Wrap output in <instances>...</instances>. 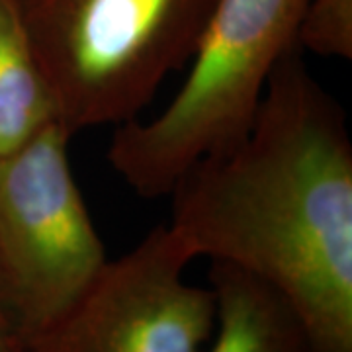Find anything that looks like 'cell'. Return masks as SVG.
<instances>
[{
  "mask_svg": "<svg viewBox=\"0 0 352 352\" xmlns=\"http://www.w3.org/2000/svg\"><path fill=\"white\" fill-rule=\"evenodd\" d=\"M300 51L272 71L249 131L176 180L168 229L194 258L278 289L309 352H352V141Z\"/></svg>",
  "mask_w": 352,
  "mask_h": 352,
  "instance_id": "6da1fadb",
  "label": "cell"
},
{
  "mask_svg": "<svg viewBox=\"0 0 352 352\" xmlns=\"http://www.w3.org/2000/svg\"><path fill=\"white\" fill-rule=\"evenodd\" d=\"M309 0H217L190 73L153 120L118 126L108 161L141 198H164L198 159L251 127L276 65L300 50Z\"/></svg>",
  "mask_w": 352,
  "mask_h": 352,
  "instance_id": "7a4b0ae2",
  "label": "cell"
},
{
  "mask_svg": "<svg viewBox=\"0 0 352 352\" xmlns=\"http://www.w3.org/2000/svg\"><path fill=\"white\" fill-rule=\"evenodd\" d=\"M217 0H16L73 138L138 120L190 63Z\"/></svg>",
  "mask_w": 352,
  "mask_h": 352,
  "instance_id": "3957f363",
  "label": "cell"
},
{
  "mask_svg": "<svg viewBox=\"0 0 352 352\" xmlns=\"http://www.w3.org/2000/svg\"><path fill=\"white\" fill-rule=\"evenodd\" d=\"M69 141L51 124L0 159V309L20 344L55 323L108 263Z\"/></svg>",
  "mask_w": 352,
  "mask_h": 352,
  "instance_id": "277c9868",
  "label": "cell"
},
{
  "mask_svg": "<svg viewBox=\"0 0 352 352\" xmlns=\"http://www.w3.org/2000/svg\"><path fill=\"white\" fill-rule=\"evenodd\" d=\"M194 261L168 226L108 258L87 292L22 352H200L214 335L212 288L184 280Z\"/></svg>",
  "mask_w": 352,
  "mask_h": 352,
  "instance_id": "5b68a950",
  "label": "cell"
},
{
  "mask_svg": "<svg viewBox=\"0 0 352 352\" xmlns=\"http://www.w3.org/2000/svg\"><path fill=\"white\" fill-rule=\"evenodd\" d=\"M215 339L208 352H309L300 315L288 300L247 270L212 261Z\"/></svg>",
  "mask_w": 352,
  "mask_h": 352,
  "instance_id": "8992f818",
  "label": "cell"
},
{
  "mask_svg": "<svg viewBox=\"0 0 352 352\" xmlns=\"http://www.w3.org/2000/svg\"><path fill=\"white\" fill-rule=\"evenodd\" d=\"M57 122V106L16 0H0V159Z\"/></svg>",
  "mask_w": 352,
  "mask_h": 352,
  "instance_id": "52a82bcc",
  "label": "cell"
},
{
  "mask_svg": "<svg viewBox=\"0 0 352 352\" xmlns=\"http://www.w3.org/2000/svg\"><path fill=\"white\" fill-rule=\"evenodd\" d=\"M300 50L349 61L352 57V0H309L300 32Z\"/></svg>",
  "mask_w": 352,
  "mask_h": 352,
  "instance_id": "ba28073f",
  "label": "cell"
},
{
  "mask_svg": "<svg viewBox=\"0 0 352 352\" xmlns=\"http://www.w3.org/2000/svg\"><path fill=\"white\" fill-rule=\"evenodd\" d=\"M0 352H22V344L14 335L12 327L2 314V309H0Z\"/></svg>",
  "mask_w": 352,
  "mask_h": 352,
  "instance_id": "9c48e42d",
  "label": "cell"
}]
</instances>
